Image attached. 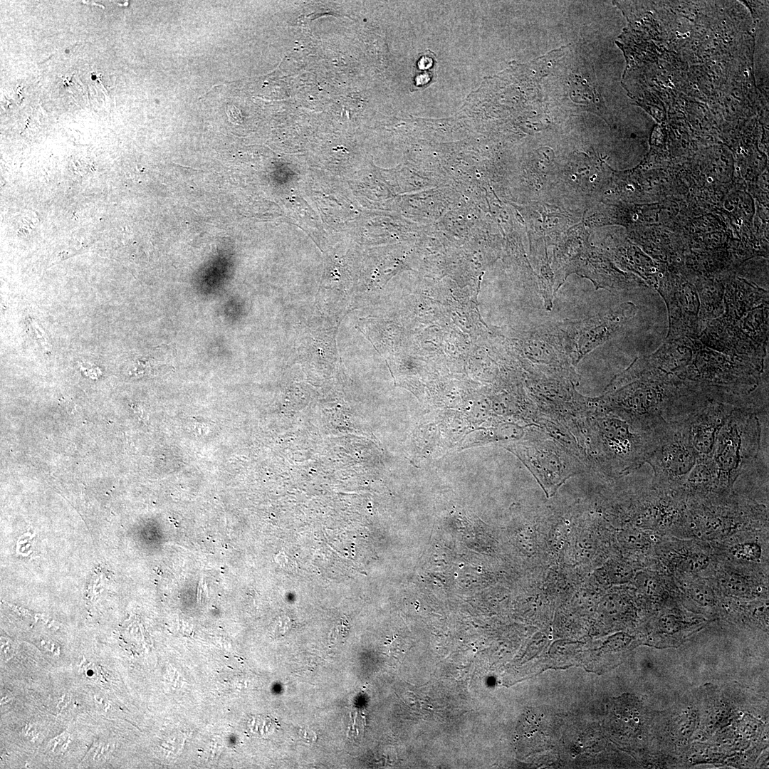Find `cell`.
I'll list each match as a JSON object with an SVG mask.
<instances>
[{
    "label": "cell",
    "instance_id": "1",
    "mask_svg": "<svg viewBox=\"0 0 769 769\" xmlns=\"http://www.w3.org/2000/svg\"><path fill=\"white\" fill-rule=\"evenodd\" d=\"M758 411L749 407H736L721 427L714 444L712 459L718 469L723 491H733L737 478L755 461L760 446Z\"/></svg>",
    "mask_w": 769,
    "mask_h": 769
},
{
    "label": "cell",
    "instance_id": "2",
    "mask_svg": "<svg viewBox=\"0 0 769 769\" xmlns=\"http://www.w3.org/2000/svg\"><path fill=\"white\" fill-rule=\"evenodd\" d=\"M698 456L682 424L666 421L659 428L648 463L654 472L652 486L676 493Z\"/></svg>",
    "mask_w": 769,
    "mask_h": 769
},
{
    "label": "cell",
    "instance_id": "3",
    "mask_svg": "<svg viewBox=\"0 0 769 769\" xmlns=\"http://www.w3.org/2000/svg\"><path fill=\"white\" fill-rule=\"evenodd\" d=\"M658 561L674 576L712 575L718 560L713 548L705 541L691 538L660 536L655 546Z\"/></svg>",
    "mask_w": 769,
    "mask_h": 769
},
{
    "label": "cell",
    "instance_id": "4",
    "mask_svg": "<svg viewBox=\"0 0 769 769\" xmlns=\"http://www.w3.org/2000/svg\"><path fill=\"white\" fill-rule=\"evenodd\" d=\"M768 575L721 562L708 577L721 596L744 600L768 598Z\"/></svg>",
    "mask_w": 769,
    "mask_h": 769
},
{
    "label": "cell",
    "instance_id": "5",
    "mask_svg": "<svg viewBox=\"0 0 769 769\" xmlns=\"http://www.w3.org/2000/svg\"><path fill=\"white\" fill-rule=\"evenodd\" d=\"M723 493H728L723 491L720 486L718 469L712 457H698L695 465L676 493L686 503Z\"/></svg>",
    "mask_w": 769,
    "mask_h": 769
},
{
    "label": "cell",
    "instance_id": "6",
    "mask_svg": "<svg viewBox=\"0 0 769 769\" xmlns=\"http://www.w3.org/2000/svg\"><path fill=\"white\" fill-rule=\"evenodd\" d=\"M681 600L704 608H713L721 604L722 597L708 577L676 575L673 577Z\"/></svg>",
    "mask_w": 769,
    "mask_h": 769
},
{
    "label": "cell",
    "instance_id": "7",
    "mask_svg": "<svg viewBox=\"0 0 769 769\" xmlns=\"http://www.w3.org/2000/svg\"><path fill=\"white\" fill-rule=\"evenodd\" d=\"M678 610H666L656 619V632L659 636L671 637L674 634L686 633L693 630L699 622L686 620Z\"/></svg>",
    "mask_w": 769,
    "mask_h": 769
},
{
    "label": "cell",
    "instance_id": "8",
    "mask_svg": "<svg viewBox=\"0 0 769 769\" xmlns=\"http://www.w3.org/2000/svg\"><path fill=\"white\" fill-rule=\"evenodd\" d=\"M611 582L622 583L629 581L633 575L632 567L621 562H612L609 565Z\"/></svg>",
    "mask_w": 769,
    "mask_h": 769
}]
</instances>
